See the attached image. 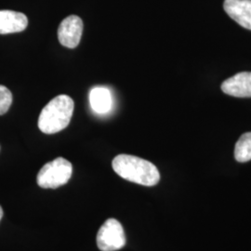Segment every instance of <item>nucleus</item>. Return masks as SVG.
Masks as SVG:
<instances>
[{
    "label": "nucleus",
    "instance_id": "nucleus-4",
    "mask_svg": "<svg viewBox=\"0 0 251 251\" xmlns=\"http://www.w3.org/2000/svg\"><path fill=\"white\" fill-rule=\"evenodd\" d=\"M96 241L100 251L121 250L126 245V234L123 226L116 219H108L100 226Z\"/></svg>",
    "mask_w": 251,
    "mask_h": 251
},
{
    "label": "nucleus",
    "instance_id": "nucleus-8",
    "mask_svg": "<svg viewBox=\"0 0 251 251\" xmlns=\"http://www.w3.org/2000/svg\"><path fill=\"white\" fill-rule=\"evenodd\" d=\"M28 19L22 12L0 10V35L20 33L26 29Z\"/></svg>",
    "mask_w": 251,
    "mask_h": 251
},
{
    "label": "nucleus",
    "instance_id": "nucleus-3",
    "mask_svg": "<svg viewBox=\"0 0 251 251\" xmlns=\"http://www.w3.org/2000/svg\"><path fill=\"white\" fill-rule=\"evenodd\" d=\"M72 173L71 162L63 157H58L41 168L37 174L36 182L41 188H59L69 181Z\"/></svg>",
    "mask_w": 251,
    "mask_h": 251
},
{
    "label": "nucleus",
    "instance_id": "nucleus-6",
    "mask_svg": "<svg viewBox=\"0 0 251 251\" xmlns=\"http://www.w3.org/2000/svg\"><path fill=\"white\" fill-rule=\"evenodd\" d=\"M222 90L225 94L237 98L251 97V72L236 74L222 84Z\"/></svg>",
    "mask_w": 251,
    "mask_h": 251
},
{
    "label": "nucleus",
    "instance_id": "nucleus-2",
    "mask_svg": "<svg viewBox=\"0 0 251 251\" xmlns=\"http://www.w3.org/2000/svg\"><path fill=\"white\" fill-rule=\"evenodd\" d=\"M75 103L71 97L59 95L51 100L40 113L38 127L46 134H54L69 125Z\"/></svg>",
    "mask_w": 251,
    "mask_h": 251
},
{
    "label": "nucleus",
    "instance_id": "nucleus-12",
    "mask_svg": "<svg viewBox=\"0 0 251 251\" xmlns=\"http://www.w3.org/2000/svg\"><path fill=\"white\" fill-rule=\"evenodd\" d=\"M3 215H4V212H3V209H2V207L0 206V221H1V219L3 218Z\"/></svg>",
    "mask_w": 251,
    "mask_h": 251
},
{
    "label": "nucleus",
    "instance_id": "nucleus-9",
    "mask_svg": "<svg viewBox=\"0 0 251 251\" xmlns=\"http://www.w3.org/2000/svg\"><path fill=\"white\" fill-rule=\"evenodd\" d=\"M90 105L97 114H106L112 107V95L106 88L97 87L90 94Z\"/></svg>",
    "mask_w": 251,
    "mask_h": 251
},
{
    "label": "nucleus",
    "instance_id": "nucleus-7",
    "mask_svg": "<svg viewBox=\"0 0 251 251\" xmlns=\"http://www.w3.org/2000/svg\"><path fill=\"white\" fill-rule=\"evenodd\" d=\"M224 9L239 25L251 30V0H225Z\"/></svg>",
    "mask_w": 251,
    "mask_h": 251
},
{
    "label": "nucleus",
    "instance_id": "nucleus-5",
    "mask_svg": "<svg viewBox=\"0 0 251 251\" xmlns=\"http://www.w3.org/2000/svg\"><path fill=\"white\" fill-rule=\"evenodd\" d=\"M83 33V22L78 16L71 15L64 19L58 29L60 43L68 49L76 48Z\"/></svg>",
    "mask_w": 251,
    "mask_h": 251
},
{
    "label": "nucleus",
    "instance_id": "nucleus-10",
    "mask_svg": "<svg viewBox=\"0 0 251 251\" xmlns=\"http://www.w3.org/2000/svg\"><path fill=\"white\" fill-rule=\"evenodd\" d=\"M234 158L240 163L251 161V132H247L239 138L234 148Z\"/></svg>",
    "mask_w": 251,
    "mask_h": 251
},
{
    "label": "nucleus",
    "instance_id": "nucleus-11",
    "mask_svg": "<svg viewBox=\"0 0 251 251\" xmlns=\"http://www.w3.org/2000/svg\"><path fill=\"white\" fill-rule=\"evenodd\" d=\"M12 103V94L10 90L5 86L0 85V116L9 111Z\"/></svg>",
    "mask_w": 251,
    "mask_h": 251
},
{
    "label": "nucleus",
    "instance_id": "nucleus-1",
    "mask_svg": "<svg viewBox=\"0 0 251 251\" xmlns=\"http://www.w3.org/2000/svg\"><path fill=\"white\" fill-rule=\"evenodd\" d=\"M115 172L121 178L144 186H154L160 180V173L151 163L130 154H118L112 162Z\"/></svg>",
    "mask_w": 251,
    "mask_h": 251
}]
</instances>
